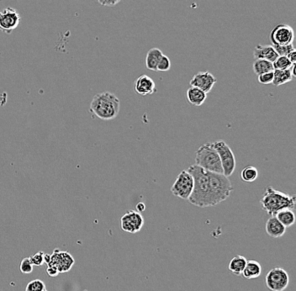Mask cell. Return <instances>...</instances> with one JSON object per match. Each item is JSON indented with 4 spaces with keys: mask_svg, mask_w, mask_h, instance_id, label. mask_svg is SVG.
Here are the masks:
<instances>
[{
    "mask_svg": "<svg viewBox=\"0 0 296 291\" xmlns=\"http://www.w3.org/2000/svg\"><path fill=\"white\" fill-rule=\"evenodd\" d=\"M273 48H274L278 55L284 56V57H287L292 51L295 50L293 44L285 46L273 45Z\"/></svg>",
    "mask_w": 296,
    "mask_h": 291,
    "instance_id": "obj_27",
    "label": "cell"
},
{
    "mask_svg": "<svg viewBox=\"0 0 296 291\" xmlns=\"http://www.w3.org/2000/svg\"><path fill=\"white\" fill-rule=\"evenodd\" d=\"M213 144H214L215 148L219 154L220 159L222 162V170H223V175L227 178H229L236 170L237 162H236L234 153L231 149V147L223 141H218Z\"/></svg>",
    "mask_w": 296,
    "mask_h": 291,
    "instance_id": "obj_6",
    "label": "cell"
},
{
    "mask_svg": "<svg viewBox=\"0 0 296 291\" xmlns=\"http://www.w3.org/2000/svg\"><path fill=\"white\" fill-rule=\"evenodd\" d=\"M20 15L17 10L11 7L5 8L0 11V30L11 34L19 26Z\"/></svg>",
    "mask_w": 296,
    "mask_h": 291,
    "instance_id": "obj_11",
    "label": "cell"
},
{
    "mask_svg": "<svg viewBox=\"0 0 296 291\" xmlns=\"http://www.w3.org/2000/svg\"><path fill=\"white\" fill-rule=\"evenodd\" d=\"M163 55L162 51L158 48H152L147 52V57H146V67L147 69L157 72V67L160 58H162Z\"/></svg>",
    "mask_w": 296,
    "mask_h": 291,
    "instance_id": "obj_19",
    "label": "cell"
},
{
    "mask_svg": "<svg viewBox=\"0 0 296 291\" xmlns=\"http://www.w3.org/2000/svg\"><path fill=\"white\" fill-rule=\"evenodd\" d=\"M194 189V179L187 170L179 173L171 188V192L175 196L182 199H188Z\"/></svg>",
    "mask_w": 296,
    "mask_h": 291,
    "instance_id": "obj_7",
    "label": "cell"
},
{
    "mask_svg": "<svg viewBox=\"0 0 296 291\" xmlns=\"http://www.w3.org/2000/svg\"><path fill=\"white\" fill-rule=\"evenodd\" d=\"M171 68V61L167 56L162 55L157 64V71L167 72Z\"/></svg>",
    "mask_w": 296,
    "mask_h": 291,
    "instance_id": "obj_28",
    "label": "cell"
},
{
    "mask_svg": "<svg viewBox=\"0 0 296 291\" xmlns=\"http://www.w3.org/2000/svg\"><path fill=\"white\" fill-rule=\"evenodd\" d=\"M296 198L294 195L284 194L271 187H268L264 195L260 200L262 209L269 216L274 217L282 210H294L295 208Z\"/></svg>",
    "mask_w": 296,
    "mask_h": 291,
    "instance_id": "obj_3",
    "label": "cell"
},
{
    "mask_svg": "<svg viewBox=\"0 0 296 291\" xmlns=\"http://www.w3.org/2000/svg\"><path fill=\"white\" fill-rule=\"evenodd\" d=\"M144 226V218L140 212L129 211L120 218V227L124 232L131 234L139 232Z\"/></svg>",
    "mask_w": 296,
    "mask_h": 291,
    "instance_id": "obj_10",
    "label": "cell"
},
{
    "mask_svg": "<svg viewBox=\"0 0 296 291\" xmlns=\"http://www.w3.org/2000/svg\"><path fill=\"white\" fill-rule=\"evenodd\" d=\"M259 176V171L253 166H247L241 172V179L246 183L255 181Z\"/></svg>",
    "mask_w": 296,
    "mask_h": 291,
    "instance_id": "obj_24",
    "label": "cell"
},
{
    "mask_svg": "<svg viewBox=\"0 0 296 291\" xmlns=\"http://www.w3.org/2000/svg\"><path fill=\"white\" fill-rule=\"evenodd\" d=\"M274 217H276L277 219L281 222L285 228L292 227L295 222V215H294V212L290 209L282 210L280 212H278Z\"/></svg>",
    "mask_w": 296,
    "mask_h": 291,
    "instance_id": "obj_22",
    "label": "cell"
},
{
    "mask_svg": "<svg viewBox=\"0 0 296 291\" xmlns=\"http://www.w3.org/2000/svg\"><path fill=\"white\" fill-rule=\"evenodd\" d=\"M293 64L294 63H292L287 57L279 56L273 62V67L274 70L289 69Z\"/></svg>",
    "mask_w": 296,
    "mask_h": 291,
    "instance_id": "obj_25",
    "label": "cell"
},
{
    "mask_svg": "<svg viewBox=\"0 0 296 291\" xmlns=\"http://www.w3.org/2000/svg\"><path fill=\"white\" fill-rule=\"evenodd\" d=\"M255 59H264L269 62H274L279 57L273 46H257L253 52Z\"/></svg>",
    "mask_w": 296,
    "mask_h": 291,
    "instance_id": "obj_16",
    "label": "cell"
},
{
    "mask_svg": "<svg viewBox=\"0 0 296 291\" xmlns=\"http://www.w3.org/2000/svg\"><path fill=\"white\" fill-rule=\"evenodd\" d=\"M120 102L116 95L110 92L97 94L93 98L90 110L103 120L115 119L119 115Z\"/></svg>",
    "mask_w": 296,
    "mask_h": 291,
    "instance_id": "obj_2",
    "label": "cell"
},
{
    "mask_svg": "<svg viewBox=\"0 0 296 291\" xmlns=\"http://www.w3.org/2000/svg\"><path fill=\"white\" fill-rule=\"evenodd\" d=\"M137 211L140 213H142V212H144L145 210H146V205H145L144 203L143 202H140L138 204H137Z\"/></svg>",
    "mask_w": 296,
    "mask_h": 291,
    "instance_id": "obj_35",
    "label": "cell"
},
{
    "mask_svg": "<svg viewBox=\"0 0 296 291\" xmlns=\"http://www.w3.org/2000/svg\"><path fill=\"white\" fill-rule=\"evenodd\" d=\"M20 271L22 274H30L33 271V264L29 258H25L20 263Z\"/></svg>",
    "mask_w": 296,
    "mask_h": 291,
    "instance_id": "obj_31",
    "label": "cell"
},
{
    "mask_svg": "<svg viewBox=\"0 0 296 291\" xmlns=\"http://www.w3.org/2000/svg\"><path fill=\"white\" fill-rule=\"evenodd\" d=\"M246 262L247 260L245 257L237 255L230 261L228 269H229L230 271L232 272V274L240 276L243 271L244 268L246 266Z\"/></svg>",
    "mask_w": 296,
    "mask_h": 291,
    "instance_id": "obj_21",
    "label": "cell"
},
{
    "mask_svg": "<svg viewBox=\"0 0 296 291\" xmlns=\"http://www.w3.org/2000/svg\"><path fill=\"white\" fill-rule=\"evenodd\" d=\"M134 90L138 95L147 96L156 92V85L152 78L147 75H142L135 82Z\"/></svg>",
    "mask_w": 296,
    "mask_h": 291,
    "instance_id": "obj_14",
    "label": "cell"
},
{
    "mask_svg": "<svg viewBox=\"0 0 296 291\" xmlns=\"http://www.w3.org/2000/svg\"><path fill=\"white\" fill-rule=\"evenodd\" d=\"M195 164L208 172L223 175L219 154L212 142H207L199 147L195 152Z\"/></svg>",
    "mask_w": 296,
    "mask_h": 291,
    "instance_id": "obj_4",
    "label": "cell"
},
{
    "mask_svg": "<svg viewBox=\"0 0 296 291\" xmlns=\"http://www.w3.org/2000/svg\"><path fill=\"white\" fill-rule=\"evenodd\" d=\"M269 37L273 45H289L294 41V30L290 25L279 24L272 30Z\"/></svg>",
    "mask_w": 296,
    "mask_h": 291,
    "instance_id": "obj_9",
    "label": "cell"
},
{
    "mask_svg": "<svg viewBox=\"0 0 296 291\" xmlns=\"http://www.w3.org/2000/svg\"><path fill=\"white\" fill-rule=\"evenodd\" d=\"M209 177L215 206L229 198L233 191V187L229 179L224 175L209 172Z\"/></svg>",
    "mask_w": 296,
    "mask_h": 291,
    "instance_id": "obj_5",
    "label": "cell"
},
{
    "mask_svg": "<svg viewBox=\"0 0 296 291\" xmlns=\"http://www.w3.org/2000/svg\"><path fill=\"white\" fill-rule=\"evenodd\" d=\"M51 254H44V262L46 264H48L50 263Z\"/></svg>",
    "mask_w": 296,
    "mask_h": 291,
    "instance_id": "obj_36",
    "label": "cell"
},
{
    "mask_svg": "<svg viewBox=\"0 0 296 291\" xmlns=\"http://www.w3.org/2000/svg\"><path fill=\"white\" fill-rule=\"evenodd\" d=\"M262 274V265L256 260H247L246 266L244 268L241 275L246 279H251L259 278Z\"/></svg>",
    "mask_w": 296,
    "mask_h": 291,
    "instance_id": "obj_17",
    "label": "cell"
},
{
    "mask_svg": "<svg viewBox=\"0 0 296 291\" xmlns=\"http://www.w3.org/2000/svg\"><path fill=\"white\" fill-rule=\"evenodd\" d=\"M217 82V79L214 75H212L209 71H204L194 75L189 84L191 87L197 88L204 91L205 94H208L212 91Z\"/></svg>",
    "mask_w": 296,
    "mask_h": 291,
    "instance_id": "obj_13",
    "label": "cell"
},
{
    "mask_svg": "<svg viewBox=\"0 0 296 291\" xmlns=\"http://www.w3.org/2000/svg\"><path fill=\"white\" fill-rule=\"evenodd\" d=\"M266 232L273 238H279L284 236L286 228L283 226L281 222L277 219L276 217H271L267 221Z\"/></svg>",
    "mask_w": 296,
    "mask_h": 291,
    "instance_id": "obj_15",
    "label": "cell"
},
{
    "mask_svg": "<svg viewBox=\"0 0 296 291\" xmlns=\"http://www.w3.org/2000/svg\"><path fill=\"white\" fill-rule=\"evenodd\" d=\"M292 80H293V76L290 72V68L284 70H274V80L272 84L274 86L279 87V86L291 82Z\"/></svg>",
    "mask_w": 296,
    "mask_h": 291,
    "instance_id": "obj_20",
    "label": "cell"
},
{
    "mask_svg": "<svg viewBox=\"0 0 296 291\" xmlns=\"http://www.w3.org/2000/svg\"><path fill=\"white\" fill-rule=\"evenodd\" d=\"M47 273L50 277H57L60 274L58 269L55 266H53V265H48Z\"/></svg>",
    "mask_w": 296,
    "mask_h": 291,
    "instance_id": "obj_33",
    "label": "cell"
},
{
    "mask_svg": "<svg viewBox=\"0 0 296 291\" xmlns=\"http://www.w3.org/2000/svg\"><path fill=\"white\" fill-rule=\"evenodd\" d=\"M121 0H98L102 6H107V7H113L119 4Z\"/></svg>",
    "mask_w": 296,
    "mask_h": 291,
    "instance_id": "obj_32",
    "label": "cell"
},
{
    "mask_svg": "<svg viewBox=\"0 0 296 291\" xmlns=\"http://www.w3.org/2000/svg\"><path fill=\"white\" fill-rule=\"evenodd\" d=\"M207 94L197 88L190 87L187 90V100L194 106H201L206 100Z\"/></svg>",
    "mask_w": 296,
    "mask_h": 291,
    "instance_id": "obj_18",
    "label": "cell"
},
{
    "mask_svg": "<svg viewBox=\"0 0 296 291\" xmlns=\"http://www.w3.org/2000/svg\"><path fill=\"white\" fill-rule=\"evenodd\" d=\"M29 259H30L31 264H33V266L40 267L45 264V262H44V253L43 252L36 253L33 256H30Z\"/></svg>",
    "mask_w": 296,
    "mask_h": 291,
    "instance_id": "obj_30",
    "label": "cell"
},
{
    "mask_svg": "<svg viewBox=\"0 0 296 291\" xmlns=\"http://www.w3.org/2000/svg\"><path fill=\"white\" fill-rule=\"evenodd\" d=\"M46 290V284L40 279H35L30 281L26 286L25 291H44Z\"/></svg>",
    "mask_w": 296,
    "mask_h": 291,
    "instance_id": "obj_26",
    "label": "cell"
},
{
    "mask_svg": "<svg viewBox=\"0 0 296 291\" xmlns=\"http://www.w3.org/2000/svg\"><path fill=\"white\" fill-rule=\"evenodd\" d=\"M258 80H259V82H260L261 85H270V84L273 82V80H274V71H272V72H264V73H262V74L259 75Z\"/></svg>",
    "mask_w": 296,
    "mask_h": 291,
    "instance_id": "obj_29",
    "label": "cell"
},
{
    "mask_svg": "<svg viewBox=\"0 0 296 291\" xmlns=\"http://www.w3.org/2000/svg\"><path fill=\"white\" fill-rule=\"evenodd\" d=\"M187 171L194 179V189L189 196V203L200 208L214 206L209 172L196 164L191 165Z\"/></svg>",
    "mask_w": 296,
    "mask_h": 291,
    "instance_id": "obj_1",
    "label": "cell"
},
{
    "mask_svg": "<svg viewBox=\"0 0 296 291\" xmlns=\"http://www.w3.org/2000/svg\"><path fill=\"white\" fill-rule=\"evenodd\" d=\"M252 67H253L254 72L258 76L264 72H272L274 70L273 62L264 59H255Z\"/></svg>",
    "mask_w": 296,
    "mask_h": 291,
    "instance_id": "obj_23",
    "label": "cell"
},
{
    "mask_svg": "<svg viewBox=\"0 0 296 291\" xmlns=\"http://www.w3.org/2000/svg\"><path fill=\"white\" fill-rule=\"evenodd\" d=\"M266 285L272 291H284L289 284V274L284 269L276 267L267 274Z\"/></svg>",
    "mask_w": 296,
    "mask_h": 291,
    "instance_id": "obj_8",
    "label": "cell"
},
{
    "mask_svg": "<svg viewBox=\"0 0 296 291\" xmlns=\"http://www.w3.org/2000/svg\"><path fill=\"white\" fill-rule=\"evenodd\" d=\"M44 291H48V290H44Z\"/></svg>",
    "mask_w": 296,
    "mask_h": 291,
    "instance_id": "obj_37",
    "label": "cell"
},
{
    "mask_svg": "<svg viewBox=\"0 0 296 291\" xmlns=\"http://www.w3.org/2000/svg\"><path fill=\"white\" fill-rule=\"evenodd\" d=\"M74 264V259L68 252L60 251L56 249L55 251L51 254L50 263L48 265L55 266L58 269L60 274H62L70 271Z\"/></svg>",
    "mask_w": 296,
    "mask_h": 291,
    "instance_id": "obj_12",
    "label": "cell"
},
{
    "mask_svg": "<svg viewBox=\"0 0 296 291\" xmlns=\"http://www.w3.org/2000/svg\"><path fill=\"white\" fill-rule=\"evenodd\" d=\"M287 58H289V61L292 63H296V51H292L291 53H289V55L287 56Z\"/></svg>",
    "mask_w": 296,
    "mask_h": 291,
    "instance_id": "obj_34",
    "label": "cell"
}]
</instances>
